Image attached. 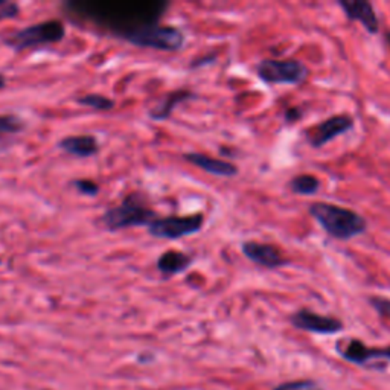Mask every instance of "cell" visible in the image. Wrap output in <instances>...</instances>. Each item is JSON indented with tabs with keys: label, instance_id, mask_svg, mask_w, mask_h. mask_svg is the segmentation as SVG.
<instances>
[{
	"label": "cell",
	"instance_id": "7c38bea8",
	"mask_svg": "<svg viewBox=\"0 0 390 390\" xmlns=\"http://www.w3.org/2000/svg\"><path fill=\"white\" fill-rule=\"evenodd\" d=\"M58 148L65 153L80 159L94 158L101 150L98 139L94 134H80V136H67L58 142Z\"/></svg>",
	"mask_w": 390,
	"mask_h": 390
},
{
	"label": "cell",
	"instance_id": "ffe728a7",
	"mask_svg": "<svg viewBox=\"0 0 390 390\" xmlns=\"http://www.w3.org/2000/svg\"><path fill=\"white\" fill-rule=\"evenodd\" d=\"M367 302L375 311H377L378 316H381L382 318H390V299H387V297L371 296L367 299Z\"/></svg>",
	"mask_w": 390,
	"mask_h": 390
},
{
	"label": "cell",
	"instance_id": "3957f363",
	"mask_svg": "<svg viewBox=\"0 0 390 390\" xmlns=\"http://www.w3.org/2000/svg\"><path fill=\"white\" fill-rule=\"evenodd\" d=\"M154 219H158V214L148 206L144 195L133 193L127 195L118 206H113L104 212L101 223L104 228L110 232L140 228V226H150Z\"/></svg>",
	"mask_w": 390,
	"mask_h": 390
},
{
	"label": "cell",
	"instance_id": "7a4b0ae2",
	"mask_svg": "<svg viewBox=\"0 0 390 390\" xmlns=\"http://www.w3.org/2000/svg\"><path fill=\"white\" fill-rule=\"evenodd\" d=\"M120 39L139 47H150L155 51L177 52L186 43L184 34L175 26L159 25V23H140L130 30L119 31Z\"/></svg>",
	"mask_w": 390,
	"mask_h": 390
},
{
	"label": "cell",
	"instance_id": "cb8c5ba5",
	"mask_svg": "<svg viewBox=\"0 0 390 390\" xmlns=\"http://www.w3.org/2000/svg\"><path fill=\"white\" fill-rule=\"evenodd\" d=\"M6 87V76L3 74H0V90Z\"/></svg>",
	"mask_w": 390,
	"mask_h": 390
},
{
	"label": "cell",
	"instance_id": "8992f818",
	"mask_svg": "<svg viewBox=\"0 0 390 390\" xmlns=\"http://www.w3.org/2000/svg\"><path fill=\"white\" fill-rule=\"evenodd\" d=\"M204 224L202 214L186 217H165L158 218L148 226V232L154 238L160 239H180L200 232Z\"/></svg>",
	"mask_w": 390,
	"mask_h": 390
},
{
	"label": "cell",
	"instance_id": "d4e9b609",
	"mask_svg": "<svg viewBox=\"0 0 390 390\" xmlns=\"http://www.w3.org/2000/svg\"><path fill=\"white\" fill-rule=\"evenodd\" d=\"M384 39H386V43L389 45V49H390V31H386Z\"/></svg>",
	"mask_w": 390,
	"mask_h": 390
},
{
	"label": "cell",
	"instance_id": "5b68a950",
	"mask_svg": "<svg viewBox=\"0 0 390 390\" xmlns=\"http://www.w3.org/2000/svg\"><path fill=\"white\" fill-rule=\"evenodd\" d=\"M257 75L266 84H302L308 76V69L297 60H262L257 65Z\"/></svg>",
	"mask_w": 390,
	"mask_h": 390
},
{
	"label": "cell",
	"instance_id": "d6986e66",
	"mask_svg": "<svg viewBox=\"0 0 390 390\" xmlns=\"http://www.w3.org/2000/svg\"><path fill=\"white\" fill-rule=\"evenodd\" d=\"M273 390H325V387L321 382L316 380H293V381H285L276 386Z\"/></svg>",
	"mask_w": 390,
	"mask_h": 390
},
{
	"label": "cell",
	"instance_id": "52a82bcc",
	"mask_svg": "<svg viewBox=\"0 0 390 390\" xmlns=\"http://www.w3.org/2000/svg\"><path fill=\"white\" fill-rule=\"evenodd\" d=\"M290 323L301 331L313 332V334H322V336L338 334V332H342L345 328L343 322L338 321V318L332 316L317 314L308 308H302L299 311H296L294 314L290 316Z\"/></svg>",
	"mask_w": 390,
	"mask_h": 390
},
{
	"label": "cell",
	"instance_id": "5bb4252c",
	"mask_svg": "<svg viewBox=\"0 0 390 390\" xmlns=\"http://www.w3.org/2000/svg\"><path fill=\"white\" fill-rule=\"evenodd\" d=\"M193 98H195L193 91L184 90V89L174 90L171 91V94H168L162 98V101L150 111V118L153 120H166L168 118H171L173 111L175 110L177 105H180L182 102H186Z\"/></svg>",
	"mask_w": 390,
	"mask_h": 390
},
{
	"label": "cell",
	"instance_id": "9a60e30c",
	"mask_svg": "<svg viewBox=\"0 0 390 390\" xmlns=\"http://www.w3.org/2000/svg\"><path fill=\"white\" fill-rule=\"evenodd\" d=\"M193 264V257L188 253L169 250L162 253L158 259V270L165 276H174L186 272Z\"/></svg>",
	"mask_w": 390,
	"mask_h": 390
},
{
	"label": "cell",
	"instance_id": "603a6c76",
	"mask_svg": "<svg viewBox=\"0 0 390 390\" xmlns=\"http://www.w3.org/2000/svg\"><path fill=\"white\" fill-rule=\"evenodd\" d=\"M302 118V110L301 109H288L285 111V119L288 120V122H296L297 119H301Z\"/></svg>",
	"mask_w": 390,
	"mask_h": 390
},
{
	"label": "cell",
	"instance_id": "277c9868",
	"mask_svg": "<svg viewBox=\"0 0 390 390\" xmlns=\"http://www.w3.org/2000/svg\"><path fill=\"white\" fill-rule=\"evenodd\" d=\"M66 37V26L61 20H46L23 30H19L3 39V43L10 46L14 51H25V49H34L46 45L58 43Z\"/></svg>",
	"mask_w": 390,
	"mask_h": 390
},
{
	"label": "cell",
	"instance_id": "ba28073f",
	"mask_svg": "<svg viewBox=\"0 0 390 390\" xmlns=\"http://www.w3.org/2000/svg\"><path fill=\"white\" fill-rule=\"evenodd\" d=\"M354 129V119L349 115H336L322 120L314 129H311L307 134V139L311 147L321 148L328 142L342 136L346 131Z\"/></svg>",
	"mask_w": 390,
	"mask_h": 390
},
{
	"label": "cell",
	"instance_id": "4fadbf2b",
	"mask_svg": "<svg viewBox=\"0 0 390 390\" xmlns=\"http://www.w3.org/2000/svg\"><path fill=\"white\" fill-rule=\"evenodd\" d=\"M183 159L212 175L235 177L238 174V168L233 165V163L228 160H221V159H214V158H210V155L202 154V153H186V154H183Z\"/></svg>",
	"mask_w": 390,
	"mask_h": 390
},
{
	"label": "cell",
	"instance_id": "7402d4cb",
	"mask_svg": "<svg viewBox=\"0 0 390 390\" xmlns=\"http://www.w3.org/2000/svg\"><path fill=\"white\" fill-rule=\"evenodd\" d=\"M20 14V6L17 3L0 2V22L6 19H16Z\"/></svg>",
	"mask_w": 390,
	"mask_h": 390
},
{
	"label": "cell",
	"instance_id": "2e32d148",
	"mask_svg": "<svg viewBox=\"0 0 390 390\" xmlns=\"http://www.w3.org/2000/svg\"><path fill=\"white\" fill-rule=\"evenodd\" d=\"M288 186L294 194L313 195L317 193L318 188H321V182L317 180V177L311 174H301L293 177V179L288 182Z\"/></svg>",
	"mask_w": 390,
	"mask_h": 390
},
{
	"label": "cell",
	"instance_id": "6da1fadb",
	"mask_svg": "<svg viewBox=\"0 0 390 390\" xmlns=\"http://www.w3.org/2000/svg\"><path fill=\"white\" fill-rule=\"evenodd\" d=\"M310 215L321 224V228L336 239L347 241L363 235L367 230V221L356 210L332 203L317 202L310 204Z\"/></svg>",
	"mask_w": 390,
	"mask_h": 390
},
{
	"label": "cell",
	"instance_id": "e0dca14e",
	"mask_svg": "<svg viewBox=\"0 0 390 390\" xmlns=\"http://www.w3.org/2000/svg\"><path fill=\"white\" fill-rule=\"evenodd\" d=\"M78 104L83 105V107H89L94 109L98 111H110L113 107H115L116 102L113 101L111 98L99 95V94H89V95H83L76 99Z\"/></svg>",
	"mask_w": 390,
	"mask_h": 390
},
{
	"label": "cell",
	"instance_id": "ac0fdd59",
	"mask_svg": "<svg viewBox=\"0 0 390 390\" xmlns=\"http://www.w3.org/2000/svg\"><path fill=\"white\" fill-rule=\"evenodd\" d=\"M25 129V120L16 115H0V138L17 134Z\"/></svg>",
	"mask_w": 390,
	"mask_h": 390
},
{
	"label": "cell",
	"instance_id": "44dd1931",
	"mask_svg": "<svg viewBox=\"0 0 390 390\" xmlns=\"http://www.w3.org/2000/svg\"><path fill=\"white\" fill-rule=\"evenodd\" d=\"M74 186L80 191L81 194L89 195V197H95L99 193V186L91 180H75Z\"/></svg>",
	"mask_w": 390,
	"mask_h": 390
},
{
	"label": "cell",
	"instance_id": "9c48e42d",
	"mask_svg": "<svg viewBox=\"0 0 390 390\" xmlns=\"http://www.w3.org/2000/svg\"><path fill=\"white\" fill-rule=\"evenodd\" d=\"M337 351L342 358L357 366H366L373 360L390 361V346L371 347L366 346L361 340L352 338L343 347L337 345Z\"/></svg>",
	"mask_w": 390,
	"mask_h": 390
},
{
	"label": "cell",
	"instance_id": "8fae6325",
	"mask_svg": "<svg viewBox=\"0 0 390 390\" xmlns=\"http://www.w3.org/2000/svg\"><path fill=\"white\" fill-rule=\"evenodd\" d=\"M340 8L352 22H360L369 34H378L380 20L371 2L366 0H338Z\"/></svg>",
	"mask_w": 390,
	"mask_h": 390
},
{
	"label": "cell",
	"instance_id": "30bf717a",
	"mask_svg": "<svg viewBox=\"0 0 390 390\" xmlns=\"http://www.w3.org/2000/svg\"><path fill=\"white\" fill-rule=\"evenodd\" d=\"M241 252L247 259L264 268H278L288 264V259L283 258L281 249L273 244L257 243V241H246L241 244Z\"/></svg>",
	"mask_w": 390,
	"mask_h": 390
}]
</instances>
